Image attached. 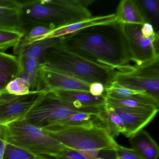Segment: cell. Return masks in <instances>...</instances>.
Segmentation results:
<instances>
[{
	"label": "cell",
	"mask_w": 159,
	"mask_h": 159,
	"mask_svg": "<svg viewBox=\"0 0 159 159\" xmlns=\"http://www.w3.org/2000/svg\"><path fill=\"white\" fill-rule=\"evenodd\" d=\"M115 22H117V17L116 14L114 13L101 16H92L77 23L53 30L46 35L39 37L37 41L47 39L61 38L87 28L98 25L111 24Z\"/></svg>",
	"instance_id": "obj_12"
},
{
	"label": "cell",
	"mask_w": 159,
	"mask_h": 159,
	"mask_svg": "<svg viewBox=\"0 0 159 159\" xmlns=\"http://www.w3.org/2000/svg\"><path fill=\"white\" fill-rule=\"evenodd\" d=\"M110 107L123 120L125 129V132L124 135L129 138L143 130L155 118L159 111L147 112L119 107Z\"/></svg>",
	"instance_id": "obj_11"
},
{
	"label": "cell",
	"mask_w": 159,
	"mask_h": 159,
	"mask_svg": "<svg viewBox=\"0 0 159 159\" xmlns=\"http://www.w3.org/2000/svg\"><path fill=\"white\" fill-rule=\"evenodd\" d=\"M101 116L104 125L112 137L124 134L125 129L123 120L110 106L106 104Z\"/></svg>",
	"instance_id": "obj_19"
},
{
	"label": "cell",
	"mask_w": 159,
	"mask_h": 159,
	"mask_svg": "<svg viewBox=\"0 0 159 159\" xmlns=\"http://www.w3.org/2000/svg\"><path fill=\"white\" fill-rule=\"evenodd\" d=\"M133 149L144 159H157L159 156L158 144L150 135L142 130L129 138Z\"/></svg>",
	"instance_id": "obj_13"
},
{
	"label": "cell",
	"mask_w": 159,
	"mask_h": 159,
	"mask_svg": "<svg viewBox=\"0 0 159 159\" xmlns=\"http://www.w3.org/2000/svg\"><path fill=\"white\" fill-rule=\"evenodd\" d=\"M5 91L9 93L16 95H25L31 92L29 82L20 77L11 80L6 86Z\"/></svg>",
	"instance_id": "obj_27"
},
{
	"label": "cell",
	"mask_w": 159,
	"mask_h": 159,
	"mask_svg": "<svg viewBox=\"0 0 159 159\" xmlns=\"http://www.w3.org/2000/svg\"><path fill=\"white\" fill-rule=\"evenodd\" d=\"M107 97L106 104L111 107H119L139 111L152 112L159 111V107L137 101L126 99H115Z\"/></svg>",
	"instance_id": "obj_24"
},
{
	"label": "cell",
	"mask_w": 159,
	"mask_h": 159,
	"mask_svg": "<svg viewBox=\"0 0 159 159\" xmlns=\"http://www.w3.org/2000/svg\"><path fill=\"white\" fill-rule=\"evenodd\" d=\"M94 1L34 0L20 1V30L35 26L54 30L92 17L87 7Z\"/></svg>",
	"instance_id": "obj_2"
},
{
	"label": "cell",
	"mask_w": 159,
	"mask_h": 159,
	"mask_svg": "<svg viewBox=\"0 0 159 159\" xmlns=\"http://www.w3.org/2000/svg\"><path fill=\"white\" fill-rule=\"evenodd\" d=\"M107 97L115 99L134 100L159 107V100L142 92L133 91L112 83L105 89Z\"/></svg>",
	"instance_id": "obj_15"
},
{
	"label": "cell",
	"mask_w": 159,
	"mask_h": 159,
	"mask_svg": "<svg viewBox=\"0 0 159 159\" xmlns=\"http://www.w3.org/2000/svg\"><path fill=\"white\" fill-rule=\"evenodd\" d=\"M2 159H56L38 155L27 150L6 143Z\"/></svg>",
	"instance_id": "obj_25"
},
{
	"label": "cell",
	"mask_w": 159,
	"mask_h": 159,
	"mask_svg": "<svg viewBox=\"0 0 159 159\" xmlns=\"http://www.w3.org/2000/svg\"><path fill=\"white\" fill-rule=\"evenodd\" d=\"M42 129L66 148L79 151H114L119 145L104 125L49 126Z\"/></svg>",
	"instance_id": "obj_4"
},
{
	"label": "cell",
	"mask_w": 159,
	"mask_h": 159,
	"mask_svg": "<svg viewBox=\"0 0 159 159\" xmlns=\"http://www.w3.org/2000/svg\"><path fill=\"white\" fill-rule=\"evenodd\" d=\"M44 91H31L25 95H16L5 90L0 94V125L24 119Z\"/></svg>",
	"instance_id": "obj_9"
},
{
	"label": "cell",
	"mask_w": 159,
	"mask_h": 159,
	"mask_svg": "<svg viewBox=\"0 0 159 159\" xmlns=\"http://www.w3.org/2000/svg\"><path fill=\"white\" fill-rule=\"evenodd\" d=\"M142 25L122 24L131 56V60L138 66L159 60V32L146 38L141 32Z\"/></svg>",
	"instance_id": "obj_8"
},
{
	"label": "cell",
	"mask_w": 159,
	"mask_h": 159,
	"mask_svg": "<svg viewBox=\"0 0 159 159\" xmlns=\"http://www.w3.org/2000/svg\"><path fill=\"white\" fill-rule=\"evenodd\" d=\"M2 92H0V94H1V93Z\"/></svg>",
	"instance_id": "obj_36"
},
{
	"label": "cell",
	"mask_w": 159,
	"mask_h": 159,
	"mask_svg": "<svg viewBox=\"0 0 159 159\" xmlns=\"http://www.w3.org/2000/svg\"><path fill=\"white\" fill-rule=\"evenodd\" d=\"M141 32L142 35L146 38L152 37L157 32L155 31L152 25L148 23H145L142 25Z\"/></svg>",
	"instance_id": "obj_32"
},
{
	"label": "cell",
	"mask_w": 159,
	"mask_h": 159,
	"mask_svg": "<svg viewBox=\"0 0 159 159\" xmlns=\"http://www.w3.org/2000/svg\"><path fill=\"white\" fill-rule=\"evenodd\" d=\"M20 6L18 1L0 0L1 28L20 31Z\"/></svg>",
	"instance_id": "obj_14"
},
{
	"label": "cell",
	"mask_w": 159,
	"mask_h": 159,
	"mask_svg": "<svg viewBox=\"0 0 159 159\" xmlns=\"http://www.w3.org/2000/svg\"><path fill=\"white\" fill-rule=\"evenodd\" d=\"M112 83L159 100V60L143 66L121 67L115 70Z\"/></svg>",
	"instance_id": "obj_7"
},
{
	"label": "cell",
	"mask_w": 159,
	"mask_h": 159,
	"mask_svg": "<svg viewBox=\"0 0 159 159\" xmlns=\"http://www.w3.org/2000/svg\"><path fill=\"white\" fill-rule=\"evenodd\" d=\"M90 84L40 66L38 91L89 92Z\"/></svg>",
	"instance_id": "obj_10"
},
{
	"label": "cell",
	"mask_w": 159,
	"mask_h": 159,
	"mask_svg": "<svg viewBox=\"0 0 159 159\" xmlns=\"http://www.w3.org/2000/svg\"><path fill=\"white\" fill-rule=\"evenodd\" d=\"M17 57L21 61L23 68L20 77L24 78L29 82L30 91H38L39 71L40 66V60Z\"/></svg>",
	"instance_id": "obj_20"
},
{
	"label": "cell",
	"mask_w": 159,
	"mask_h": 159,
	"mask_svg": "<svg viewBox=\"0 0 159 159\" xmlns=\"http://www.w3.org/2000/svg\"><path fill=\"white\" fill-rule=\"evenodd\" d=\"M57 45L91 62L118 70L131 56L122 24L98 25L60 38Z\"/></svg>",
	"instance_id": "obj_1"
},
{
	"label": "cell",
	"mask_w": 159,
	"mask_h": 159,
	"mask_svg": "<svg viewBox=\"0 0 159 159\" xmlns=\"http://www.w3.org/2000/svg\"><path fill=\"white\" fill-rule=\"evenodd\" d=\"M115 159H144L133 149L118 145L115 150Z\"/></svg>",
	"instance_id": "obj_28"
},
{
	"label": "cell",
	"mask_w": 159,
	"mask_h": 159,
	"mask_svg": "<svg viewBox=\"0 0 159 159\" xmlns=\"http://www.w3.org/2000/svg\"><path fill=\"white\" fill-rule=\"evenodd\" d=\"M57 96L67 101L78 103L83 106L89 107H100L107 103L105 94L95 96L90 92L83 91H56Z\"/></svg>",
	"instance_id": "obj_17"
},
{
	"label": "cell",
	"mask_w": 159,
	"mask_h": 159,
	"mask_svg": "<svg viewBox=\"0 0 159 159\" xmlns=\"http://www.w3.org/2000/svg\"><path fill=\"white\" fill-rule=\"evenodd\" d=\"M105 88L102 84L98 82H94L91 84L89 86V92L93 95L100 96L105 94Z\"/></svg>",
	"instance_id": "obj_30"
},
{
	"label": "cell",
	"mask_w": 159,
	"mask_h": 159,
	"mask_svg": "<svg viewBox=\"0 0 159 159\" xmlns=\"http://www.w3.org/2000/svg\"><path fill=\"white\" fill-rule=\"evenodd\" d=\"M13 79L14 78L11 74L0 70V92L5 90L7 84Z\"/></svg>",
	"instance_id": "obj_31"
},
{
	"label": "cell",
	"mask_w": 159,
	"mask_h": 159,
	"mask_svg": "<svg viewBox=\"0 0 159 159\" xmlns=\"http://www.w3.org/2000/svg\"><path fill=\"white\" fill-rule=\"evenodd\" d=\"M60 38L47 39L34 43L17 56L23 58H33L40 60L42 57L49 49L59 42Z\"/></svg>",
	"instance_id": "obj_21"
},
{
	"label": "cell",
	"mask_w": 159,
	"mask_h": 159,
	"mask_svg": "<svg viewBox=\"0 0 159 159\" xmlns=\"http://www.w3.org/2000/svg\"><path fill=\"white\" fill-rule=\"evenodd\" d=\"M3 125H0V130L2 129V127H3Z\"/></svg>",
	"instance_id": "obj_35"
},
{
	"label": "cell",
	"mask_w": 159,
	"mask_h": 159,
	"mask_svg": "<svg viewBox=\"0 0 159 159\" xmlns=\"http://www.w3.org/2000/svg\"><path fill=\"white\" fill-rule=\"evenodd\" d=\"M7 143L5 125L0 130V159H2L5 145Z\"/></svg>",
	"instance_id": "obj_33"
},
{
	"label": "cell",
	"mask_w": 159,
	"mask_h": 159,
	"mask_svg": "<svg viewBox=\"0 0 159 159\" xmlns=\"http://www.w3.org/2000/svg\"><path fill=\"white\" fill-rule=\"evenodd\" d=\"M55 159H88L81 152L68 148L62 151Z\"/></svg>",
	"instance_id": "obj_29"
},
{
	"label": "cell",
	"mask_w": 159,
	"mask_h": 159,
	"mask_svg": "<svg viewBox=\"0 0 159 159\" xmlns=\"http://www.w3.org/2000/svg\"><path fill=\"white\" fill-rule=\"evenodd\" d=\"M96 125H104L101 113L96 114L87 112H79L68 116L49 126L68 127L89 126Z\"/></svg>",
	"instance_id": "obj_18"
},
{
	"label": "cell",
	"mask_w": 159,
	"mask_h": 159,
	"mask_svg": "<svg viewBox=\"0 0 159 159\" xmlns=\"http://www.w3.org/2000/svg\"><path fill=\"white\" fill-rule=\"evenodd\" d=\"M7 143L43 156L55 158L67 148L43 129L20 119L5 125Z\"/></svg>",
	"instance_id": "obj_5"
},
{
	"label": "cell",
	"mask_w": 159,
	"mask_h": 159,
	"mask_svg": "<svg viewBox=\"0 0 159 159\" xmlns=\"http://www.w3.org/2000/svg\"><path fill=\"white\" fill-rule=\"evenodd\" d=\"M146 23L151 24L158 31L159 25V1L158 0H137Z\"/></svg>",
	"instance_id": "obj_22"
},
{
	"label": "cell",
	"mask_w": 159,
	"mask_h": 159,
	"mask_svg": "<svg viewBox=\"0 0 159 159\" xmlns=\"http://www.w3.org/2000/svg\"><path fill=\"white\" fill-rule=\"evenodd\" d=\"M57 44L42 57L41 66L87 84L100 83L105 89L111 84L116 70L84 59Z\"/></svg>",
	"instance_id": "obj_3"
},
{
	"label": "cell",
	"mask_w": 159,
	"mask_h": 159,
	"mask_svg": "<svg viewBox=\"0 0 159 159\" xmlns=\"http://www.w3.org/2000/svg\"><path fill=\"white\" fill-rule=\"evenodd\" d=\"M23 32L0 28V52L14 48L24 37Z\"/></svg>",
	"instance_id": "obj_26"
},
{
	"label": "cell",
	"mask_w": 159,
	"mask_h": 159,
	"mask_svg": "<svg viewBox=\"0 0 159 159\" xmlns=\"http://www.w3.org/2000/svg\"><path fill=\"white\" fill-rule=\"evenodd\" d=\"M115 14L117 22L120 24L142 25L146 23L137 0H122Z\"/></svg>",
	"instance_id": "obj_16"
},
{
	"label": "cell",
	"mask_w": 159,
	"mask_h": 159,
	"mask_svg": "<svg viewBox=\"0 0 159 159\" xmlns=\"http://www.w3.org/2000/svg\"><path fill=\"white\" fill-rule=\"evenodd\" d=\"M0 70L17 78L20 77L23 70L22 63L18 57L0 52Z\"/></svg>",
	"instance_id": "obj_23"
},
{
	"label": "cell",
	"mask_w": 159,
	"mask_h": 159,
	"mask_svg": "<svg viewBox=\"0 0 159 159\" xmlns=\"http://www.w3.org/2000/svg\"><path fill=\"white\" fill-rule=\"evenodd\" d=\"M104 159V158H101V157H98L97 158H96V159Z\"/></svg>",
	"instance_id": "obj_34"
},
{
	"label": "cell",
	"mask_w": 159,
	"mask_h": 159,
	"mask_svg": "<svg viewBox=\"0 0 159 159\" xmlns=\"http://www.w3.org/2000/svg\"><path fill=\"white\" fill-rule=\"evenodd\" d=\"M104 106L85 107L65 100L54 92L44 91L24 119L33 125L43 128L79 112L100 114Z\"/></svg>",
	"instance_id": "obj_6"
}]
</instances>
